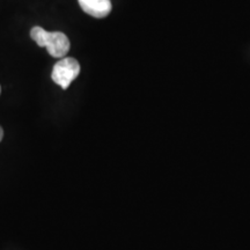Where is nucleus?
<instances>
[{"label":"nucleus","mask_w":250,"mask_h":250,"mask_svg":"<svg viewBox=\"0 0 250 250\" xmlns=\"http://www.w3.org/2000/svg\"><path fill=\"white\" fill-rule=\"evenodd\" d=\"M30 37L41 48H46L48 52L55 58H64L70 51V40L61 31H46L42 27H33Z\"/></svg>","instance_id":"1"},{"label":"nucleus","mask_w":250,"mask_h":250,"mask_svg":"<svg viewBox=\"0 0 250 250\" xmlns=\"http://www.w3.org/2000/svg\"><path fill=\"white\" fill-rule=\"evenodd\" d=\"M2 137H4V131H2L1 126H0V142H1V140H2Z\"/></svg>","instance_id":"4"},{"label":"nucleus","mask_w":250,"mask_h":250,"mask_svg":"<svg viewBox=\"0 0 250 250\" xmlns=\"http://www.w3.org/2000/svg\"><path fill=\"white\" fill-rule=\"evenodd\" d=\"M80 64L77 59L72 57H64L55 64L52 68L51 78L55 83L61 86L62 89H67L73 80L79 76Z\"/></svg>","instance_id":"2"},{"label":"nucleus","mask_w":250,"mask_h":250,"mask_svg":"<svg viewBox=\"0 0 250 250\" xmlns=\"http://www.w3.org/2000/svg\"><path fill=\"white\" fill-rule=\"evenodd\" d=\"M0 93H1V87H0Z\"/></svg>","instance_id":"5"},{"label":"nucleus","mask_w":250,"mask_h":250,"mask_svg":"<svg viewBox=\"0 0 250 250\" xmlns=\"http://www.w3.org/2000/svg\"><path fill=\"white\" fill-rule=\"evenodd\" d=\"M83 11L96 19L105 18L111 12L110 0H78Z\"/></svg>","instance_id":"3"}]
</instances>
